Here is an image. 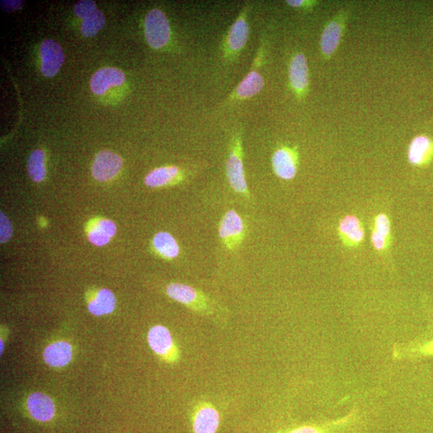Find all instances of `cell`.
I'll list each match as a JSON object with an SVG mask.
<instances>
[{"instance_id":"1","label":"cell","mask_w":433,"mask_h":433,"mask_svg":"<svg viewBox=\"0 0 433 433\" xmlns=\"http://www.w3.org/2000/svg\"><path fill=\"white\" fill-rule=\"evenodd\" d=\"M167 294L170 298L184 305L199 317L210 320L217 327L223 328L229 324L228 309L199 289L181 283H170L167 287Z\"/></svg>"},{"instance_id":"2","label":"cell","mask_w":433,"mask_h":433,"mask_svg":"<svg viewBox=\"0 0 433 433\" xmlns=\"http://www.w3.org/2000/svg\"><path fill=\"white\" fill-rule=\"evenodd\" d=\"M226 169L229 183L234 191L240 195L250 197L244 171L243 138L241 132L236 133L232 139Z\"/></svg>"},{"instance_id":"3","label":"cell","mask_w":433,"mask_h":433,"mask_svg":"<svg viewBox=\"0 0 433 433\" xmlns=\"http://www.w3.org/2000/svg\"><path fill=\"white\" fill-rule=\"evenodd\" d=\"M149 347L163 362L175 365L181 359V351L170 331L165 326L155 325L148 331Z\"/></svg>"},{"instance_id":"4","label":"cell","mask_w":433,"mask_h":433,"mask_svg":"<svg viewBox=\"0 0 433 433\" xmlns=\"http://www.w3.org/2000/svg\"><path fill=\"white\" fill-rule=\"evenodd\" d=\"M349 17V10L342 9L326 24L319 43L321 54L325 61L331 60L338 50Z\"/></svg>"},{"instance_id":"5","label":"cell","mask_w":433,"mask_h":433,"mask_svg":"<svg viewBox=\"0 0 433 433\" xmlns=\"http://www.w3.org/2000/svg\"><path fill=\"white\" fill-rule=\"evenodd\" d=\"M190 422L192 433H217L222 414L211 401L197 400L191 411Z\"/></svg>"},{"instance_id":"6","label":"cell","mask_w":433,"mask_h":433,"mask_svg":"<svg viewBox=\"0 0 433 433\" xmlns=\"http://www.w3.org/2000/svg\"><path fill=\"white\" fill-rule=\"evenodd\" d=\"M144 36L154 50L167 45L170 38V26L167 16L159 9H153L144 20Z\"/></svg>"},{"instance_id":"7","label":"cell","mask_w":433,"mask_h":433,"mask_svg":"<svg viewBox=\"0 0 433 433\" xmlns=\"http://www.w3.org/2000/svg\"><path fill=\"white\" fill-rule=\"evenodd\" d=\"M289 84L298 100H303L309 92L310 75L306 56L303 52L294 55L288 66Z\"/></svg>"},{"instance_id":"8","label":"cell","mask_w":433,"mask_h":433,"mask_svg":"<svg viewBox=\"0 0 433 433\" xmlns=\"http://www.w3.org/2000/svg\"><path fill=\"white\" fill-rule=\"evenodd\" d=\"M219 237L229 250L238 248L245 236V227L243 218L236 211H229L223 216L218 229Z\"/></svg>"},{"instance_id":"9","label":"cell","mask_w":433,"mask_h":433,"mask_svg":"<svg viewBox=\"0 0 433 433\" xmlns=\"http://www.w3.org/2000/svg\"><path fill=\"white\" fill-rule=\"evenodd\" d=\"M248 10L249 8H245L243 12H241L238 19L229 29L226 40H225V51L229 56L234 57L235 55H238L248 44L250 36V28L247 20Z\"/></svg>"},{"instance_id":"10","label":"cell","mask_w":433,"mask_h":433,"mask_svg":"<svg viewBox=\"0 0 433 433\" xmlns=\"http://www.w3.org/2000/svg\"><path fill=\"white\" fill-rule=\"evenodd\" d=\"M273 171L277 176L282 180H291L297 174L298 153L297 149L288 146H282L273 153Z\"/></svg>"},{"instance_id":"11","label":"cell","mask_w":433,"mask_h":433,"mask_svg":"<svg viewBox=\"0 0 433 433\" xmlns=\"http://www.w3.org/2000/svg\"><path fill=\"white\" fill-rule=\"evenodd\" d=\"M263 50L259 53L254 62L255 67L252 68L248 76L245 77L238 85L231 96V100H247L254 98L258 95L265 86V82L261 73L256 70V68L259 66V63L263 61Z\"/></svg>"},{"instance_id":"12","label":"cell","mask_w":433,"mask_h":433,"mask_svg":"<svg viewBox=\"0 0 433 433\" xmlns=\"http://www.w3.org/2000/svg\"><path fill=\"white\" fill-rule=\"evenodd\" d=\"M41 72L46 77H53L60 71L64 61L62 47L57 42L46 40L40 46Z\"/></svg>"},{"instance_id":"13","label":"cell","mask_w":433,"mask_h":433,"mask_svg":"<svg viewBox=\"0 0 433 433\" xmlns=\"http://www.w3.org/2000/svg\"><path fill=\"white\" fill-rule=\"evenodd\" d=\"M123 160L119 155L109 151L96 155L92 167L93 178L99 181H109L119 174Z\"/></svg>"},{"instance_id":"14","label":"cell","mask_w":433,"mask_h":433,"mask_svg":"<svg viewBox=\"0 0 433 433\" xmlns=\"http://www.w3.org/2000/svg\"><path fill=\"white\" fill-rule=\"evenodd\" d=\"M409 162L415 167H425L433 160V139L425 135L411 140L408 151Z\"/></svg>"},{"instance_id":"15","label":"cell","mask_w":433,"mask_h":433,"mask_svg":"<svg viewBox=\"0 0 433 433\" xmlns=\"http://www.w3.org/2000/svg\"><path fill=\"white\" fill-rule=\"evenodd\" d=\"M126 82L125 74L115 68H104L93 74L90 86L93 93L103 95L111 87L120 86Z\"/></svg>"},{"instance_id":"16","label":"cell","mask_w":433,"mask_h":433,"mask_svg":"<svg viewBox=\"0 0 433 433\" xmlns=\"http://www.w3.org/2000/svg\"><path fill=\"white\" fill-rule=\"evenodd\" d=\"M30 415L36 420L47 422L54 417L56 406L53 400L47 395L41 393H34L26 400Z\"/></svg>"},{"instance_id":"17","label":"cell","mask_w":433,"mask_h":433,"mask_svg":"<svg viewBox=\"0 0 433 433\" xmlns=\"http://www.w3.org/2000/svg\"><path fill=\"white\" fill-rule=\"evenodd\" d=\"M45 362L52 367H63L73 359V347L67 341H56L48 345L43 354Z\"/></svg>"},{"instance_id":"18","label":"cell","mask_w":433,"mask_h":433,"mask_svg":"<svg viewBox=\"0 0 433 433\" xmlns=\"http://www.w3.org/2000/svg\"><path fill=\"white\" fill-rule=\"evenodd\" d=\"M339 231L347 245H359L365 238V231L360 219L354 215H347L342 219L339 225Z\"/></svg>"},{"instance_id":"19","label":"cell","mask_w":433,"mask_h":433,"mask_svg":"<svg viewBox=\"0 0 433 433\" xmlns=\"http://www.w3.org/2000/svg\"><path fill=\"white\" fill-rule=\"evenodd\" d=\"M116 299L114 294L109 289L103 288L96 294L92 301L89 303V311L95 317H102L114 311Z\"/></svg>"},{"instance_id":"20","label":"cell","mask_w":433,"mask_h":433,"mask_svg":"<svg viewBox=\"0 0 433 433\" xmlns=\"http://www.w3.org/2000/svg\"><path fill=\"white\" fill-rule=\"evenodd\" d=\"M180 169L176 167H160L151 171L144 178V184L151 188H158L180 178Z\"/></svg>"},{"instance_id":"21","label":"cell","mask_w":433,"mask_h":433,"mask_svg":"<svg viewBox=\"0 0 433 433\" xmlns=\"http://www.w3.org/2000/svg\"><path fill=\"white\" fill-rule=\"evenodd\" d=\"M153 245L157 252L165 259H174L180 252L178 243L172 235L167 232H159L155 235Z\"/></svg>"},{"instance_id":"22","label":"cell","mask_w":433,"mask_h":433,"mask_svg":"<svg viewBox=\"0 0 433 433\" xmlns=\"http://www.w3.org/2000/svg\"><path fill=\"white\" fill-rule=\"evenodd\" d=\"M391 226L386 215L381 213L375 221V227L372 235V243L376 250L381 251L386 248Z\"/></svg>"},{"instance_id":"23","label":"cell","mask_w":433,"mask_h":433,"mask_svg":"<svg viewBox=\"0 0 433 433\" xmlns=\"http://www.w3.org/2000/svg\"><path fill=\"white\" fill-rule=\"evenodd\" d=\"M30 178L35 183H40L45 178V154L40 149L32 152L28 160Z\"/></svg>"},{"instance_id":"24","label":"cell","mask_w":433,"mask_h":433,"mask_svg":"<svg viewBox=\"0 0 433 433\" xmlns=\"http://www.w3.org/2000/svg\"><path fill=\"white\" fill-rule=\"evenodd\" d=\"M106 20L100 10H96L92 15L83 20L82 32L85 37H92L98 33L104 28Z\"/></svg>"},{"instance_id":"25","label":"cell","mask_w":433,"mask_h":433,"mask_svg":"<svg viewBox=\"0 0 433 433\" xmlns=\"http://www.w3.org/2000/svg\"><path fill=\"white\" fill-rule=\"evenodd\" d=\"M96 8L94 1H90V0H82V1L78 2L74 6V13L79 18L83 20L86 19L88 16L92 15Z\"/></svg>"},{"instance_id":"26","label":"cell","mask_w":433,"mask_h":433,"mask_svg":"<svg viewBox=\"0 0 433 433\" xmlns=\"http://www.w3.org/2000/svg\"><path fill=\"white\" fill-rule=\"evenodd\" d=\"M88 238L91 243L98 245V247H103V245L108 244L110 241V237L96 226L89 231Z\"/></svg>"},{"instance_id":"27","label":"cell","mask_w":433,"mask_h":433,"mask_svg":"<svg viewBox=\"0 0 433 433\" xmlns=\"http://www.w3.org/2000/svg\"><path fill=\"white\" fill-rule=\"evenodd\" d=\"M13 235V226L3 212L0 213V242H8Z\"/></svg>"},{"instance_id":"28","label":"cell","mask_w":433,"mask_h":433,"mask_svg":"<svg viewBox=\"0 0 433 433\" xmlns=\"http://www.w3.org/2000/svg\"><path fill=\"white\" fill-rule=\"evenodd\" d=\"M282 433H329L328 430L322 426L315 425H304L294 427V429Z\"/></svg>"},{"instance_id":"29","label":"cell","mask_w":433,"mask_h":433,"mask_svg":"<svg viewBox=\"0 0 433 433\" xmlns=\"http://www.w3.org/2000/svg\"><path fill=\"white\" fill-rule=\"evenodd\" d=\"M286 3L288 6L303 10H312L319 3L318 1L312 0H287Z\"/></svg>"},{"instance_id":"30","label":"cell","mask_w":433,"mask_h":433,"mask_svg":"<svg viewBox=\"0 0 433 433\" xmlns=\"http://www.w3.org/2000/svg\"><path fill=\"white\" fill-rule=\"evenodd\" d=\"M96 227L103 231L110 238L114 237L116 233V224L109 219H102L96 224Z\"/></svg>"},{"instance_id":"31","label":"cell","mask_w":433,"mask_h":433,"mask_svg":"<svg viewBox=\"0 0 433 433\" xmlns=\"http://www.w3.org/2000/svg\"><path fill=\"white\" fill-rule=\"evenodd\" d=\"M24 1L20 0H2L1 8L5 12L12 13L23 7Z\"/></svg>"},{"instance_id":"32","label":"cell","mask_w":433,"mask_h":433,"mask_svg":"<svg viewBox=\"0 0 433 433\" xmlns=\"http://www.w3.org/2000/svg\"><path fill=\"white\" fill-rule=\"evenodd\" d=\"M416 351L421 355L433 356V340L427 342V343L424 344L420 345Z\"/></svg>"}]
</instances>
